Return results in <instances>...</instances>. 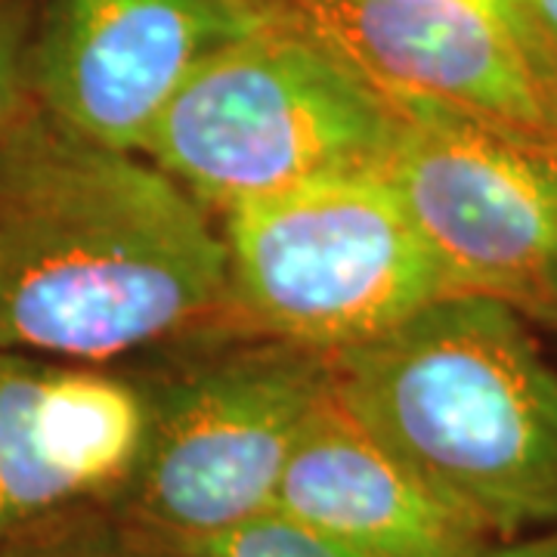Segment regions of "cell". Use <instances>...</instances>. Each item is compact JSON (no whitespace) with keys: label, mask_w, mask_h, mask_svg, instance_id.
Returning a JSON list of instances; mask_svg holds the SVG:
<instances>
[{"label":"cell","mask_w":557,"mask_h":557,"mask_svg":"<svg viewBox=\"0 0 557 557\" xmlns=\"http://www.w3.org/2000/svg\"><path fill=\"white\" fill-rule=\"evenodd\" d=\"M381 171L453 292L557 329V139L416 102Z\"/></svg>","instance_id":"cell-6"},{"label":"cell","mask_w":557,"mask_h":557,"mask_svg":"<svg viewBox=\"0 0 557 557\" xmlns=\"http://www.w3.org/2000/svg\"><path fill=\"white\" fill-rule=\"evenodd\" d=\"M456 3L474 7L483 16H490L496 25H502L527 50V57L536 62L539 69L557 84V57L552 53V47L545 44V38L536 32V25L530 22L520 0H456Z\"/></svg>","instance_id":"cell-14"},{"label":"cell","mask_w":557,"mask_h":557,"mask_svg":"<svg viewBox=\"0 0 557 557\" xmlns=\"http://www.w3.org/2000/svg\"><path fill=\"white\" fill-rule=\"evenodd\" d=\"M137 381L149 399L139 468L115 505L159 536H199L276 505L300 431L332 391L329 354L211 325Z\"/></svg>","instance_id":"cell-4"},{"label":"cell","mask_w":557,"mask_h":557,"mask_svg":"<svg viewBox=\"0 0 557 557\" xmlns=\"http://www.w3.org/2000/svg\"><path fill=\"white\" fill-rule=\"evenodd\" d=\"M218 218L223 325L335 354L453 295L381 168L310 180Z\"/></svg>","instance_id":"cell-5"},{"label":"cell","mask_w":557,"mask_h":557,"mask_svg":"<svg viewBox=\"0 0 557 557\" xmlns=\"http://www.w3.org/2000/svg\"><path fill=\"white\" fill-rule=\"evenodd\" d=\"M0 557H174L115 505H78L0 542Z\"/></svg>","instance_id":"cell-11"},{"label":"cell","mask_w":557,"mask_h":557,"mask_svg":"<svg viewBox=\"0 0 557 557\" xmlns=\"http://www.w3.org/2000/svg\"><path fill=\"white\" fill-rule=\"evenodd\" d=\"M474 557H557V527L530 536L498 539Z\"/></svg>","instance_id":"cell-15"},{"label":"cell","mask_w":557,"mask_h":557,"mask_svg":"<svg viewBox=\"0 0 557 557\" xmlns=\"http://www.w3.org/2000/svg\"><path fill=\"white\" fill-rule=\"evenodd\" d=\"M536 32L557 57V0H520Z\"/></svg>","instance_id":"cell-16"},{"label":"cell","mask_w":557,"mask_h":557,"mask_svg":"<svg viewBox=\"0 0 557 557\" xmlns=\"http://www.w3.org/2000/svg\"><path fill=\"white\" fill-rule=\"evenodd\" d=\"M255 22L251 0H47L32 97L65 131L143 156L180 87Z\"/></svg>","instance_id":"cell-7"},{"label":"cell","mask_w":557,"mask_h":557,"mask_svg":"<svg viewBox=\"0 0 557 557\" xmlns=\"http://www.w3.org/2000/svg\"><path fill=\"white\" fill-rule=\"evenodd\" d=\"M530 322L453 292L329 354L341 406L496 539L557 527V369Z\"/></svg>","instance_id":"cell-2"},{"label":"cell","mask_w":557,"mask_h":557,"mask_svg":"<svg viewBox=\"0 0 557 557\" xmlns=\"http://www.w3.org/2000/svg\"><path fill=\"white\" fill-rule=\"evenodd\" d=\"M146 434L137 375L0 347V542L65 508L119 505Z\"/></svg>","instance_id":"cell-9"},{"label":"cell","mask_w":557,"mask_h":557,"mask_svg":"<svg viewBox=\"0 0 557 557\" xmlns=\"http://www.w3.org/2000/svg\"><path fill=\"white\" fill-rule=\"evenodd\" d=\"M35 16L32 0H0V137L35 106L28 72Z\"/></svg>","instance_id":"cell-13"},{"label":"cell","mask_w":557,"mask_h":557,"mask_svg":"<svg viewBox=\"0 0 557 557\" xmlns=\"http://www.w3.org/2000/svg\"><path fill=\"white\" fill-rule=\"evenodd\" d=\"M399 109L298 28L260 16L193 72L143 156L211 211L379 171Z\"/></svg>","instance_id":"cell-3"},{"label":"cell","mask_w":557,"mask_h":557,"mask_svg":"<svg viewBox=\"0 0 557 557\" xmlns=\"http://www.w3.org/2000/svg\"><path fill=\"white\" fill-rule=\"evenodd\" d=\"M159 536V533H156ZM174 557H359L307 520L267 508L199 536H159Z\"/></svg>","instance_id":"cell-12"},{"label":"cell","mask_w":557,"mask_h":557,"mask_svg":"<svg viewBox=\"0 0 557 557\" xmlns=\"http://www.w3.org/2000/svg\"><path fill=\"white\" fill-rule=\"evenodd\" d=\"M394 106L434 102L557 139V84L502 25L456 0H251Z\"/></svg>","instance_id":"cell-8"},{"label":"cell","mask_w":557,"mask_h":557,"mask_svg":"<svg viewBox=\"0 0 557 557\" xmlns=\"http://www.w3.org/2000/svg\"><path fill=\"white\" fill-rule=\"evenodd\" d=\"M273 508L359 557H474L498 542L372 437L332 391L304 424Z\"/></svg>","instance_id":"cell-10"},{"label":"cell","mask_w":557,"mask_h":557,"mask_svg":"<svg viewBox=\"0 0 557 557\" xmlns=\"http://www.w3.org/2000/svg\"><path fill=\"white\" fill-rule=\"evenodd\" d=\"M223 317L220 220L156 161L38 106L0 137V347L112 366Z\"/></svg>","instance_id":"cell-1"}]
</instances>
